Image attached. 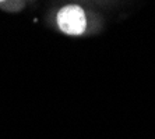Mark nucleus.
<instances>
[{
	"mask_svg": "<svg viewBox=\"0 0 155 139\" xmlns=\"http://www.w3.org/2000/svg\"><path fill=\"white\" fill-rule=\"evenodd\" d=\"M58 27L63 33L71 36H80L87 31L85 11L78 4H67L61 7L56 14Z\"/></svg>",
	"mask_w": 155,
	"mask_h": 139,
	"instance_id": "1",
	"label": "nucleus"
},
{
	"mask_svg": "<svg viewBox=\"0 0 155 139\" xmlns=\"http://www.w3.org/2000/svg\"><path fill=\"white\" fill-rule=\"evenodd\" d=\"M0 7L8 8V10H18V8L24 7V3L21 2H0Z\"/></svg>",
	"mask_w": 155,
	"mask_h": 139,
	"instance_id": "2",
	"label": "nucleus"
}]
</instances>
